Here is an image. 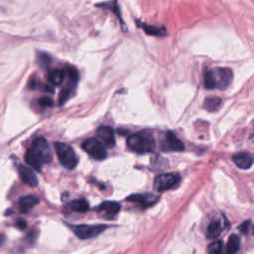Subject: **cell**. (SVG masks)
I'll return each instance as SVG.
<instances>
[{"label":"cell","instance_id":"6da1fadb","mask_svg":"<svg viewBox=\"0 0 254 254\" xmlns=\"http://www.w3.org/2000/svg\"><path fill=\"white\" fill-rule=\"evenodd\" d=\"M25 160L30 167L37 171H41L44 165L52 161V152L44 137H38L34 140L26 152Z\"/></svg>","mask_w":254,"mask_h":254},{"label":"cell","instance_id":"7a4b0ae2","mask_svg":"<svg viewBox=\"0 0 254 254\" xmlns=\"http://www.w3.org/2000/svg\"><path fill=\"white\" fill-rule=\"evenodd\" d=\"M233 79V73L229 68H217L209 70L204 74V87L208 90L228 89Z\"/></svg>","mask_w":254,"mask_h":254},{"label":"cell","instance_id":"3957f363","mask_svg":"<svg viewBox=\"0 0 254 254\" xmlns=\"http://www.w3.org/2000/svg\"><path fill=\"white\" fill-rule=\"evenodd\" d=\"M127 146L136 153L145 154L151 153L155 150L156 142L151 132L140 131L128 137V139H127Z\"/></svg>","mask_w":254,"mask_h":254},{"label":"cell","instance_id":"277c9868","mask_svg":"<svg viewBox=\"0 0 254 254\" xmlns=\"http://www.w3.org/2000/svg\"><path fill=\"white\" fill-rule=\"evenodd\" d=\"M55 149L59 158L60 163L69 170H73L77 165V157L74 151V149L63 142L55 143Z\"/></svg>","mask_w":254,"mask_h":254},{"label":"cell","instance_id":"5b68a950","mask_svg":"<svg viewBox=\"0 0 254 254\" xmlns=\"http://www.w3.org/2000/svg\"><path fill=\"white\" fill-rule=\"evenodd\" d=\"M180 181H181V177L179 174H176V173L162 174L155 178L154 189L157 192H165L177 187Z\"/></svg>","mask_w":254,"mask_h":254},{"label":"cell","instance_id":"8992f818","mask_svg":"<svg viewBox=\"0 0 254 254\" xmlns=\"http://www.w3.org/2000/svg\"><path fill=\"white\" fill-rule=\"evenodd\" d=\"M74 233L80 239H91L94 238L101 233H102L106 229V226L97 225V226H88V225H80V226H71Z\"/></svg>","mask_w":254,"mask_h":254},{"label":"cell","instance_id":"52a82bcc","mask_svg":"<svg viewBox=\"0 0 254 254\" xmlns=\"http://www.w3.org/2000/svg\"><path fill=\"white\" fill-rule=\"evenodd\" d=\"M82 149L86 151L92 158L102 161L104 160L107 156L105 146L96 138L87 139L82 143Z\"/></svg>","mask_w":254,"mask_h":254},{"label":"cell","instance_id":"ba28073f","mask_svg":"<svg viewBox=\"0 0 254 254\" xmlns=\"http://www.w3.org/2000/svg\"><path fill=\"white\" fill-rule=\"evenodd\" d=\"M162 149L165 151L182 152L185 149L183 142L172 132H168L162 142Z\"/></svg>","mask_w":254,"mask_h":254},{"label":"cell","instance_id":"9c48e42d","mask_svg":"<svg viewBox=\"0 0 254 254\" xmlns=\"http://www.w3.org/2000/svg\"><path fill=\"white\" fill-rule=\"evenodd\" d=\"M120 208H121V206L118 203L105 202L99 206L98 213L103 219L110 220V219H113V218L116 217V215L120 211Z\"/></svg>","mask_w":254,"mask_h":254},{"label":"cell","instance_id":"30bf717a","mask_svg":"<svg viewBox=\"0 0 254 254\" xmlns=\"http://www.w3.org/2000/svg\"><path fill=\"white\" fill-rule=\"evenodd\" d=\"M97 135L99 140L105 146V147H113L115 145V137L114 132L111 127L109 126H101L97 131Z\"/></svg>","mask_w":254,"mask_h":254},{"label":"cell","instance_id":"8fae6325","mask_svg":"<svg viewBox=\"0 0 254 254\" xmlns=\"http://www.w3.org/2000/svg\"><path fill=\"white\" fill-rule=\"evenodd\" d=\"M18 171H19L20 178L24 184L30 187H36L38 185L37 176L35 175L34 171L31 168L24 165H20L18 168Z\"/></svg>","mask_w":254,"mask_h":254},{"label":"cell","instance_id":"7c38bea8","mask_svg":"<svg viewBox=\"0 0 254 254\" xmlns=\"http://www.w3.org/2000/svg\"><path fill=\"white\" fill-rule=\"evenodd\" d=\"M234 164L242 170H247L254 164V155L247 152H242L232 157Z\"/></svg>","mask_w":254,"mask_h":254},{"label":"cell","instance_id":"4fadbf2b","mask_svg":"<svg viewBox=\"0 0 254 254\" xmlns=\"http://www.w3.org/2000/svg\"><path fill=\"white\" fill-rule=\"evenodd\" d=\"M126 200L128 202L138 203L141 206H150L158 201V197L152 194H139V195H132L127 198Z\"/></svg>","mask_w":254,"mask_h":254},{"label":"cell","instance_id":"5bb4252c","mask_svg":"<svg viewBox=\"0 0 254 254\" xmlns=\"http://www.w3.org/2000/svg\"><path fill=\"white\" fill-rule=\"evenodd\" d=\"M38 203H39V199L36 196L29 195V196L22 197L19 200V206L23 211H28L32 209Z\"/></svg>","mask_w":254,"mask_h":254},{"label":"cell","instance_id":"9a60e30c","mask_svg":"<svg viewBox=\"0 0 254 254\" xmlns=\"http://www.w3.org/2000/svg\"><path fill=\"white\" fill-rule=\"evenodd\" d=\"M223 231V226L219 221L211 222L206 229V237L209 239L217 238Z\"/></svg>","mask_w":254,"mask_h":254},{"label":"cell","instance_id":"2e32d148","mask_svg":"<svg viewBox=\"0 0 254 254\" xmlns=\"http://www.w3.org/2000/svg\"><path fill=\"white\" fill-rule=\"evenodd\" d=\"M68 207L73 211H76V213H86V211L90 208V205L86 200L79 199L70 203L68 204Z\"/></svg>","mask_w":254,"mask_h":254},{"label":"cell","instance_id":"e0dca14e","mask_svg":"<svg viewBox=\"0 0 254 254\" xmlns=\"http://www.w3.org/2000/svg\"><path fill=\"white\" fill-rule=\"evenodd\" d=\"M222 105V99L217 98V97H210L206 98L204 102H203V107L209 112L217 111L220 106Z\"/></svg>","mask_w":254,"mask_h":254},{"label":"cell","instance_id":"ac0fdd59","mask_svg":"<svg viewBox=\"0 0 254 254\" xmlns=\"http://www.w3.org/2000/svg\"><path fill=\"white\" fill-rule=\"evenodd\" d=\"M239 247H240V238L236 234H232L229 238L226 253L235 254L239 250Z\"/></svg>","mask_w":254,"mask_h":254},{"label":"cell","instance_id":"d6986e66","mask_svg":"<svg viewBox=\"0 0 254 254\" xmlns=\"http://www.w3.org/2000/svg\"><path fill=\"white\" fill-rule=\"evenodd\" d=\"M65 76H66V73L63 70H53L49 73L48 78H49V81L53 83L54 86H59V84L63 82Z\"/></svg>","mask_w":254,"mask_h":254},{"label":"cell","instance_id":"ffe728a7","mask_svg":"<svg viewBox=\"0 0 254 254\" xmlns=\"http://www.w3.org/2000/svg\"><path fill=\"white\" fill-rule=\"evenodd\" d=\"M138 25L142 27V29L149 35H155V36H165L167 34V31L165 28H159V27H154V26H148L144 23H139Z\"/></svg>","mask_w":254,"mask_h":254},{"label":"cell","instance_id":"44dd1931","mask_svg":"<svg viewBox=\"0 0 254 254\" xmlns=\"http://www.w3.org/2000/svg\"><path fill=\"white\" fill-rule=\"evenodd\" d=\"M224 242L222 240H216L213 243H210L207 248L208 254H223Z\"/></svg>","mask_w":254,"mask_h":254},{"label":"cell","instance_id":"7402d4cb","mask_svg":"<svg viewBox=\"0 0 254 254\" xmlns=\"http://www.w3.org/2000/svg\"><path fill=\"white\" fill-rule=\"evenodd\" d=\"M39 103L42 106H45V107H49V106H52L54 104L53 101L50 98H42V99H40L39 100Z\"/></svg>","mask_w":254,"mask_h":254},{"label":"cell","instance_id":"603a6c76","mask_svg":"<svg viewBox=\"0 0 254 254\" xmlns=\"http://www.w3.org/2000/svg\"><path fill=\"white\" fill-rule=\"evenodd\" d=\"M249 223H250V222H245L244 224H242V225L239 227V229H240V231H241L242 233L246 234L247 231L249 230V227H250V224H249Z\"/></svg>","mask_w":254,"mask_h":254},{"label":"cell","instance_id":"cb8c5ba5","mask_svg":"<svg viewBox=\"0 0 254 254\" xmlns=\"http://www.w3.org/2000/svg\"><path fill=\"white\" fill-rule=\"evenodd\" d=\"M17 226L20 228V229H25L26 228V222L25 221H23V220H20L19 221V223H17Z\"/></svg>","mask_w":254,"mask_h":254}]
</instances>
